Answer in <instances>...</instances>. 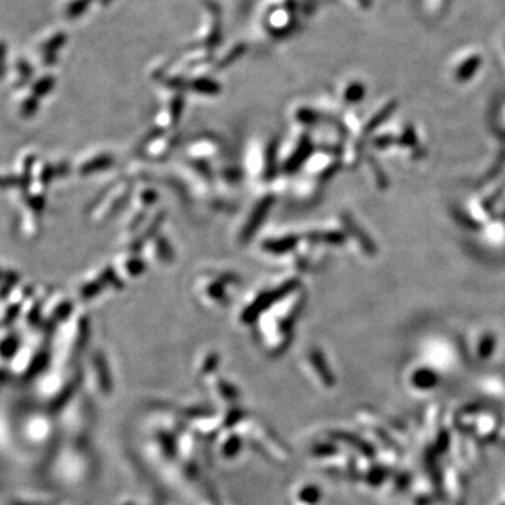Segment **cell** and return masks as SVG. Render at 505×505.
Here are the masks:
<instances>
[{"instance_id":"3","label":"cell","mask_w":505,"mask_h":505,"mask_svg":"<svg viewBox=\"0 0 505 505\" xmlns=\"http://www.w3.org/2000/svg\"><path fill=\"white\" fill-rule=\"evenodd\" d=\"M497 347V337L493 333H486L480 341H479V347H477V354L480 359H488Z\"/></svg>"},{"instance_id":"7","label":"cell","mask_w":505,"mask_h":505,"mask_svg":"<svg viewBox=\"0 0 505 505\" xmlns=\"http://www.w3.org/2000/svg\"><path fill=\"white\" fill-rule=\"evenodd\" d=\"M448 445H449V435L446 431H442L438 438V442H437V450L445 452L448 449Z\"/></svg>"},{"instance_id":"8","label":"cell","mask_w":505,"mask_h":505,"mask_svg":"<svg viewBox=\"0 0 505 505\" xmlns=\"http://www.w3.org/2000/svg\"><path fill=\"white\" fill-rule=\"evenodd\" d=\"M392 142H395V139L392 137H384V138L376 139L375 141V145L379 149H386V148H389L392 145Z\"/></svg>"},{"instance_id":"4","label":"cell","mask_w":505,"mask_h":505,"mask_svg":"<svg viewBox=\"0 0 505 505\" xmlns=\"http://www.w3.org/2000/svg\"><path fill=\"white\" fill-rule=\"evenodd\" d=\"M386 477H388V471L384 468H375L369 473V482H370V484H375V486L384 483Z\"/></svg>"},{"instance_id":"9","label":"cell","mask_w":505,"mask_h":505,"mask_svg":"<svg viewBox=\"0 0 505 505\" xmlns=\"http://www.w3.org/2000/svg\"><path fill=\"white\" fill-rule=\"evenodd\" d=\"M504 505H505V504H504Z\"/></svg>"},{"instance_id":"2","label":"cell","mask_w":505,"mask_h":505,"mask_svg":"<svg viewBox=\"0 0 505 505\" xmlns=\"http://www.w3.org/2000/svg\"><path fill=\"white\" fill-rule=\"evenodd\" d=\"M346 225H347V229H350V232L354 235V237L359 241V244L362 246V248L369 253V255H373V253L376 251V246L375 243L350 219V218H346Z\"/></svg>"},{"instance_id":"1","label":"cell","mask_w":505,"mask_h":505,"mask_svg":"<svg viewBox=\"0 0 505 505\" xmlns=\"http://www.w3.org/2000/svg\"><path fill=\"white\" fill-rule=\"evenodd\" d=\"M411 384L419 390H430L439 384V376L430 368H419L411 375Z\"/></svg>"},{"instance_id":"5","label":"cell","mask_w":505,"mask_h":505,"mask_svg":"<svg viewBox=\"0 0 505 505\" xmlns=\"http://www.w3.org/2000/svg\"><path fill=\"white\" fill-rule=\"evenodd\" d=\"M372 167L375 168V175H376V180H377V183L381 184L382 187H386V186H388V177H386V175L384 173L382 168L379 167V164H377L375 160H372Z\"/></svg>"},{"instance_id":"6","label":"cell","mask_w":505,"mask_h":505,"mask_svg":"<svg viewBox=\"0 0 505 505\" xmlns=\"http://www.w3.org/2000/svg\"><path fill=\"white\" fill-rule=\"evenodd\" d=\"M403 143L410 146V148H414V145H417V138H415L414 131L411 128H407L406 132L403 134Z\"/></svg>"}]
</instances>
